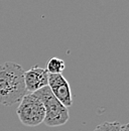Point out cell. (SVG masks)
Wrapping results in <instances>:
<instances>
[{"label": "cell", "instance_id": "obj_1", "mask_svg": "<svg viewBox=\"0 0 129 131\" xmlns=\"http://www.w3.org/2000/svg\"><path fill=\"white\" fill-rule=\"evenodd\" d=\"M27 94L24 84V70L14 62L0 65V104L12 106Z\"/></svg>", "mask_w": 129, "mask_h": 131}, {"label": "cell", "instance_id": "obj_2", "mask_svg": "<svg viewBox=\"0 0 129 131\" xmlns=\"http://www.w3.org/2000/svg\"><path fill=\"white\" fill-rule=\"evenodd\" d=\"M34 94L40 99L45 107L44 123L48 127H57L64 125L70 118L69 110L58 99L53 96L49 87H44Z\"/></svg>", "mask_w": 129, "mask_h": 131}, {"label": "cell", "instance_id": "obj_3", "mask_svg": "<svg viewBox=\"0 0 129 131\" xmlns=\"http://www.w3.org/2000/svg\"><path fill=\"white\" fill-rule=\"evenodd\" d=\"M16 114L23 125L34 127L44 122L46 112L40 99L34 93H27L21 99Z\"/></svg>", "mask_w": 129, "mask_h": 131}, {"label": "cell", "instance_id": "obj_4", "mask_svg": "<svg viewBox=\"0 0 129 131\" xmlns=\"http://www.w3.org/2000/svg\"><path fill=\"white\" fill-rule=\"evenodd\" d=\"M48 86L53 96L67 108L73 105L72 91L69 82L62 74H48Z\"/></svg>", "mask_w": 129, "mask_h": 131}, {"label": "cell", "instance_id": "obj_5", "mask_svg": "<svg viewBox=\"0 0 129 131\" xmlns=\"http://www.w3.org/2000/svg\"><path fill=\"white\" fill-rule=\"evenodd\" d=\"M48 81V73L41 67L33 66L28 71H24V84L27 93H34L47 87Z\"/></svg>", "mask_w": 129, "mask_h": 131}, {"label": "cell", "instance_id": "obj_6", "mask_svg": "<svg viewBox=\"0 0 129 131\" xmlns=\"http://www.w3.org/2000/svg\"><path fill=\"white\" fill-rule=\"evenodd\" d=\"M66 69V64L62 59L51 58L47 63V72L48 74H62Z\"/></svg>", "mask_w": 129, "mask_h": 131}, {"label": "cell", "instance_id": "obj_7", "mask_svg": "<svg viewBox=\"0 0 129 131\" xmlns=\"http://www.w3.org/2000/svg\"><path fill=\"white\" fill-rule=\"evenodd\" d=\"M121 124L119 122H103L98 125L93 131H120Z\"/></svg>", "mask_w": 129, "mask_h": 131}]
</instances>
